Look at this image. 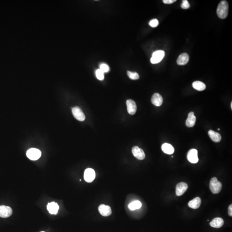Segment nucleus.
I'll list each match as a JSON object with an SVG mask.
<instances>
[{
  "label": "nucleus",
  "instance_id": "obj_1",
  "mask_svg": "<svg viewBox=\"0 0 232 232\" xmlns=\"http://www.w3.org/2000/svg\"><path fill=\"white\" fill-rule=\"evenodd\" d=\"M229 5L226 1L220 2L217 9V14L220 19L226 18L228 14Z\"/></svg>",
  "mask_w": 232,
  "mask_h": 232
},
{
  "label": "nucleus",
  "instance_id": "obj_2",
  "mask_svg": "<svg viewBox=\"0 0 232 232\" xmlns=\"http://www.w3.org/2000/svg\"><path fill=\"white\" fill-rule=\"evenodd\" d=\"M209 188L213 194H218L222 189V185L218 180L216 178L214 177L211 179L210 182Z\"/></svg>",
  "mask_w": 232,
  "mask_h": 232
},
{
  "label": "nucleus",
  "instance_id": "obj_3",
  "mask_svg": "<svg viewBox=\"0 0 232 232\" xmlns=\"http://www.w3.org/2000/svg\"><path fill=\"white\" fill-rule=\"evenodd\" d=\"M165 55V53L162 50L156 51L153 53L151 59V62L153 64L158 63L161 61Z\"/></svg>",
  "mask_w": 232,
  "mask_h": 232
},
{
  "label": "nucleus",
  "instance_id": "obj_4",
  "mask_svg": "<svg viewBox=\"0 0 232 232\" xmlns=\"http://www.w3.org/2000/svg\"><path fill=\"white\" fill-rule=\"evenodd\" d=\"M26 155L30 160H36L40 158L41 153L39 150L36 148H31L27 151Z\"/></svg>",
  "mask_w": 232,
  "mask_h": 232
},
{
  "label": "nucleus",
  "instance_id": "obj_5",
  "mask_svg": "<svg viewBox=\"0 0 232 232\" xmlns=\"http://www.w3.org/2000/svg\"><path fill=\"white\" fill-rule=\"evenodd\" d=\"M72 112L76 119L80 121H83L85 120V115L79 107H75L72 108Z\"/></svg>",
  "mask_w": 232,
  "mask_h": 232
},
{
  "label": "nucleus",
  "instance_id": "obj_6",
  "mask_svg": "<svg viewBox=\"0 0 232 232\" xmlns=\"http://www.w3.org/2000/svg\"><path fill=\"white\" fill-rule=\"evenodd\" d=\"M96 178L95 171L91 168L86 169L84 174V178L86 182L91 183Z\"/></svg>",
  "mask_w": 232,
  "mask_h": 232
},
{
  "label": "nucleus",
  "instance_id": "obj_7",
  "mask_svg": "<svg viewBox=\"0 0 232 232\" xmlns=\"http://www.w3.org/2000/svg\"><path fill=\"white\" fill-rule=\"evenodd\" d=\"M187 158L189 161L192 163H196L199 161L198 151L195 149L189 150L187 154Z\"/></svg>",
  "mask_w": 232,
  "mask_h": 232
},
{
  "label": "nucleus",
  "instance_id": "obj_8",
  "mask_svg": "<svg viewBox=\"0 0 232 232\" xmlns=\"http://www.w3.org/2000/svg\"><path fill=\"white\" fill-rule=\"evenodd\" d=\"M12 213V209L10 207L5 206H0V217L1 218H8L11 215Z\"/></svg>",
  "mask_w": 232,
  "mask_h": 232
},
{
  "label": "nucleus",
  "instance_id": "obj_9",
  "mask_svg": "<svg viewBox=\"0 0 232 232\" xmlns=\"http://www.w3.org/2000/svg\"><path fill=\"white\" fill-rule=\"evenodd\" d=\"M133 155L139 160H143L145 157V154L143 150L138 146H134L132 148Z\"/></svg>",
  "mask_w": 232,
  "mask_h": 232
},
{
  "label": "nucleus",
  "instance_id": "obj_10",
  "mask_svg": "<svg viewBox=\"0 0 232 232\" xmlns=\"http://www.w3.org/2000/svg\"><path fill=\"white\" fill-rule=\"evenodd\" d=\"M188 188V185L186 183H179L176 187V194L177 196L182 195L186 191Z\"/></svg>",
  "mask_w": 232,
  "mask_h": 232
},
{
  "label": "nucleus",
  "instance_id": "obj_11",
  "mask_svg": "<svg viewBox=\"0 0 232 232\" xmlns=\"http://www.w3.org/2000/svg\"><path fill=\"white\" fill-rule=\"evenodd\" d=\"M128 112L130 114L134 115L137 111V105L136 102L132 99H128L126 102Z\"/></svg>",
  "mask_w": 232,
  "mask_h": 232
},
{
  "label": "nucleus",
  "instance_id": "obj_12",
  "mask_svg": "<svg viewBox=\"0 0 232 232\" xmlns=\"http://www.w3.org/2000/svg\"><path fill=\"white\" fill-rule=\"evenodd\" d=\"M99 211L101 215L105 217L108 216L111 214L112 211L109 206L101 205L99 207Z\"/></svg>",
  "mask_w": 232,
  "mask_h": 232
},
{
  "label": "nucleus",
  "instance_id": "obj_13",
  "mask_svg": "<svg viewBox=\"0 0 232 232\" xmlns=\"http://www.w3.org/2000/svg\"><path fill=\"white\" fill-rule=\"evenodd\" d=\"M152 103L156 106H160L163 102V99L160 94L156 93L153 95L151 98Z\"/></svg>",
  "mask_w": 232,
  "mask_h": 232
},
{
  "label": "nucleus",
  "instance_id": "obj_14",
  "mask_svg": "<svg viewBox=\"0 0 232 232\" xmlns=\"http://www.w3.org/2000/svg\"><path fill=\"white\" fill-rule=\"evenodd\" d=\"M189 60V56L186 53L181 54L177 59V63L180 66H184L187 64Z\"/></svg>",
  "mask_w": 232,
  "mask_h": 232
},
{
  "label": "nucleus",
  "instance_id": "obj_15",
  "mask_svg": "<svg viewBox=\"0 0 232 232\" xmlns=\"http://www.w3.org/2000/svg\"><path fill=\"white\" fill-rule=\"evenodd\" d=\"M196 118L193 112L189 113L188 119L186 121V125L188 127H193L196 124Z\"/></svg>",
  "mask_w": 232,
  "mask_h": 232
},
{
  "label": "nucleus",
  "instance_id": "obj_16",
  "mask_svg": "<svg viewBox=\"0 0 232 232\" xmlns=\"http://www.w3.org/2000/svg\"><path fill=\"white\" fill-rule=\"evenodd\" d=\"M224 224V220L221 218H215L210 223V225L211 227L214 228H219L222 227Z\"/></svg>",
  "mask_w": 232,
  "mask_h": 232
},
{
  "label": "nucleus",
  "instance_id": "obj_17",
  "mask_svg": "<svg viewBox=\"0 0 232 232\" xmlns=\"http://www.w3.org/2000/svg\"><path fill=\"white\" fill-rule=\"evenodd\" d=\"M47 209L51 214L56 215L57 214L59 210V206L56 203L52 202L48 204L47 206Z\"/></svg>",
  "mask_w": 232,
  "mask_h": 232
},
{
  "label": "nucleus",
  "instance_id": "obj_18",
  "mask_svg": "<svg viewBox=\"0 0 232 232\" xmlns=\"http://www.w3.org/2000/svg\"><path fill=\"white\" fill-rule=\"evenodd\" d=\"M201 204V200L199 197H197L189 202L188 206L189 207L192 209H197L200 207Z\"/></svg>",
  "mask_w": 232,
  "mask_h": 232
},
{
  "label": "nucleus",
  "instance_id": "obj_19",
  "mask_svg": "<svg viewBox=\"0 0 232 232\" xmlns=\"http://www.w3.org/2000/svg\"><path fill=\"white\" fill-rule=\"evenodd\" d=\"M208 133H209V136L211 139L215 142H219L221 141V136L219 133L210 130L209 131Z\"/></svg>",
  "mask_w": 232,
  "mask_h": 232
},
{
  "label": "nucleus",
  "instance_id": "obj_20",
  "mask_svg": "<svg viewBox=\"0 0 232 232\" xmlns=\"http://www.w3.org/2000/svg\"><path fill=\"white\" fill-rule=\"evenodd\" d=\"M162 150L164 153L167 154H173L175 149L172 145L169 143H164L162 146Z\"/></svg>",
  "mask_w": 232,
  "mask_h": 232
},
{
  "label": "nucleus",
  "instance_id": "obj_21",
  "mask_svg": "<svg viewBox=\"0 0 232 232\" xmlns=\"http://www.w3.org/2000/svg\"><path fill=\"white\" fill-rule=\"evenodd\" d=\"M193 87L197 90L202 91L204 90L206 88V86L204 83L200 81H196L193 83Z\"/></svg>",
  "mask_w": 232,
  "mask_h": 232
},
{
  "label": "nucleus",
  "instance_id": "obj_22",
  "mask_svg": "<svg viewBox=\"0 0 232 232\" xmlns=\"http://www.w3.org/2000/svg\"><path fill=\"white\" fill-rule=\"evenodd\" d=\"M142 206V203L139 201L136 200L132 202L129 205V208L131 210L133 211L140 209Z\"/></svg>",
  "mask_w": 232,
  "mask_h": 232
},
{
  "label": "nucleus",
  "instance_id": "obj_23",
  "mask_svg": "<svg viewBox=\"0 0 232 232\" xmlns=\"http://www.w3.org/2000/svg\"><path fill=\"white\" fill-rule=\"evenodd\" d=\"M127 73L128 76L131 79L136 80L139 78V76L137 73L127 71Z\"/></svg>",
  "mask_w": 232,
  "mask_h": 232
},
{
  "label": "nucleus",
  "instance_id": "obj_24",
  "mask_svg": "<svg viewBox=\"0 0 232 232\" xmlns=\"http://www.w3.org/2000/svg\"><path fill=\"white\" fill-rule=\"evenodd\" d=\"M96 75L98 79L100 81H103L104 79V73L100 69L96 71Z\"/></svg>",
  "mask_w": 232,
  "mask_h": 232
},
{
  "label": "nucleus",
  "instance_id": "obj_25",
  "mask_svg": "<svg viewBox=\"0 0 232 232\" xmlns=\"http://www.w3.org/2000/svg\"><path fill=\"white\" fill-rule=\"evenodd\" d=\"M100 69L104 73H106L109 72L110 69L108 65L106 64L102 63L100 65Z\"/></svg>",
  "mask_w": 232,
  "mask_h": 232
},
{
  "label": "nucleus",
  "instance_id": "obj_26",
  "mask_svg": "<svg viewBox=\"0 0 232 232\" xmlns=\"http://www.w3.org/2000/svg\"><path fill=\"white\" fill-rule=\"evenodd\" d=\"M149 25L151 27L153 28L157 27L159 25V23L158 20L157 19H154L150 21L149 22Z\"/></svg>",
  "mask_w": 232,
  "mask_h": 232
},
{
  "label": "nucleus",
  "instance_id": "obj_27",
  "mask_svg": "<svg viewBox=\"0 0 232 232\" xmlns=\"http://www.w3.org/2000/svg\"><path fill=\"white\" fill-rule=\"evenodd\" d=\"M181 7L183 9H188L189 8L190 5L187 0H183L182 1V3L181 5Z\"/></svg>",
  "mask_w": 232,
  "mask_h": 232
},
{
  "label": "nucleus",
  "instance_id": "obj_28",
  "mask_svg": "<svg viewBox=\"0 0 232 232\" xmlns=\"http://www.w3.org/2000/svg\"><path fill=\"white\" fill-rule=\"evenodd\" d=\"M163 2L166 4H172L176 2V0H163Z\"/></svg>",
  "mask_w": 232,
  "mask_h": 232
},
{
  "label": "nucleus",
  "instance_id": "obj_29",
  "mask_svg": "<svg viewBox=\"0 0 232 232\" xmlns=\"http://www.w3.org/2000/svg\"><path fill=\"white\" fill-rule=\"evenodd\" d=\"M228 215L230 217L232 216V205H230L228 208Z\"/></svg>",
  "mask_w": 232,
  "mask_h": 232
},
{
  "label": "nucleus",
  "instance_id": "obj_30",
  "mask_svg": "<svg viewBox=\"0 0 232 232\" xmlns=\"http://www.w3.org/2000/svg\"><path fill=\"white\" fill-rule=\"evenodd\" d=\"M231 109H232V102H231Z\"/></svg>",
  "mask_w": 232,
  "mask_h": 232
},
{
  "label": "nucleus",
  "instance_id": "obj_31",
  "mask_svg": "<svg viewBox=\"0 0 232 232\" xmlns=\"http://www.w3.org/2000/svg\"><path fill=\"white\" fill-rule=\"evenodd\" d=\"M220 130V129L219 128L218 129V130L219 131Z\"/></svg>",
  "mask_w": 232,
  "mask_h": 232
},
{
  "label": "nucleus",
  "instance_id": "obj_32",
  "mask_svg": "<svg viewBox=\"0 0 232 232\" xmlns=\"http://www.w3.org/2000/svg\"></svg>",
  "mask_w": 232,
  "mask_h": 232
}]
</instances>
